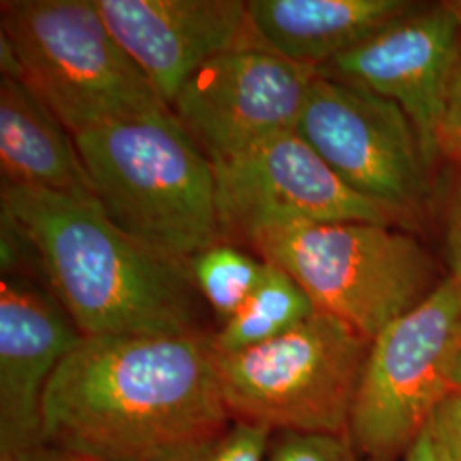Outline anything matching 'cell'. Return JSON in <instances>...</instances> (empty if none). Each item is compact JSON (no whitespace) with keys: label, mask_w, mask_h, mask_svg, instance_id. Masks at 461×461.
I'll return each instance as SVG.
<instances>
[{"label":"cell","mask_w":461,"mask_h":461,"mask_svg":"<svg viewBox=\"0 0 461 461\" xmlns=\"http://www.w3.org/2000/svg\"><path fill=\"white\" fill-rule=\"evenodd\" d=\"M230 420L211 337H83L50 379L45 443L95 461H149Z\"/></svg>","instance_id":"cell-1"},{"label":"cell","mask_w":461,"mask_h":461,"mask_svg":"<svg viewBox=\"0 0 461 461\" xmlns=\"http://www.w3.org/2000/svg\"><path fill=\"white\" fill-rule=\"evenodd\" d=\"M438 158L461 167V59L447 84L445 99L434 127Z\"/></svg>","instance_id":"cell-20"},{"label":"cell","mask_w":461,"mask_h":461,"mask_svg":"<svg viewBox=\"0 0 461 461\" xmlns=\"http://www.w3.org/2000/svg\"><path fill=\"white\" fill-rule=\"evenodd\" d=\"M461 59V26L447 4L417 7L357 47L318 67V74L392 99L412 120L432 165L434 127Z\"/></svg>","instance_id":"cell-11"},{"label":"cell","mask_w":461,"mask_h":461,"mask_svg":"<svg viewBox=\"0 0 461 461\" xmlns=\"http://www.w3.org/2000/svg\"><path fill=\"white\" fill-rule=\"evenodd\" d=\"M316 74L260 45H240L200 67L171 112L217 165L294 132Z\"/></svg>","instance_id":"cell-10"},{"label":"cell","mask_w":461,"mask_h":461,"mask_svg":"<svg viewBox=\"0 0 461 461\" xmlns=\"http://www.w3.org/2000/svg\"><path fill=\"white\" fill-rule=\"evenodd\" d=\"M313 313V301L296 280L279 267L267 264L264 279L255 293L211 335L212 348L217 354H230L260 346L296 329Z\"/></svg>","instance_id":"cell-16"},{"label":"cell","mask_w":461,"mask_h":461,"mask_svg":"<svg viewBox=\"0 0 461 461\" xmlns=\"http://www.w3.org/2000/svg\"><path fill=\"white\" fill-rule=\"evenodd\" d=\"M447 257L451 265V276L461 282V202L451 219L447 232Z\"/></svg>","instance_id":"cell-23"},{"label":"cell","mask_w":461,"mask_h":461,"mask_svg":"<svg viewBox=\"0 0 461 461\" xmlns=\"http://www.w3.org/2000/svg\"><path fill=\"white\" fill-rule=\"evenodd\" d=\"M272 430L230 419L222 428L169 446L149 461H267Z\"/></svg>","instance_id":"cell-18"},{"label":"cell","mask_w":461,"mask_h":461,"mask_svg":"<svg viewBox=\"0 0 461 461\" xmlns=\"http://www.w3.org/2000/svg\"><path fill=\"white\" fill-rule=\"evenodd\" d=\"M369 339L316 312L260 346L215 354L230 419L272 432L347 434Z\"/></svg>","instance_id":"cell-6"},{"label":"cell","mask_w":461,"mask_h":461,"mask_svg":"<svg viewBox=\"0 0 461 461\" xmlns=\"http://www.w3.org/2000/svg\"><path fill=\"white\" fill-rule=\"evenodd\" d=\"M116 41L171 103L198 68L240 45H258L243 0H95Z\"/></svg>","instance_id":"cell-13"},{"label":"cell","mask_w":461,"mask_h":461,"mask_svg":"<svg viewBox=\"0 0 461 461\" xmlns=\"http://www.w3.org/2000/svg\"><path fill=\"white\" fill-rule=\"evenodd\" d=\"M247 7L260 47L318 70L419 5L407 0H251Z\"/></svg>","instance_id":"cell-14"},{"label":"cell","mask_w":461,"mask_h":461,"mask_svg":"<svg viewBox=\"0 0 461 461\" xmlns=\"http://www.w3.org/2000/svg\"><path fill=\"white\" fill-rule=\"evenodd\" d=\"M2 186L93 197L74 135L33 91L13 76H0Z\"/></svg>","instance_id":"cell-15"},{"label":"cell","mask_w":461,"mask_h":461,"mask_svg":"<svg viewBox=\"0 0 461 461\" xmlns=\"http://www.w3.org/2000/svg\"><path fill=\"white\" fill-rule=\"evenodd\" d=\"M449 7H451V11L455 13V16L458 19V23H460L461 26V0H456V2H446Z\"/></svg>","instance_id":"cell-26"},{"label":"cell","mask_w":461,"mask_h":461,"mask_svg":"<svg viewBox=\"0 0 461 461\" xmlns=\"http://www.w3.org/2000/svg\"><path fill=\"white\" fill-rule=\"evenodd\" d=\"M83 335L59 299L21 274L0 280V458L45 443L50 379Z\"/></svg>","instance_id":"cell-12"},{"label":"cell","mask_w":461,"mask_h":461,"mask_svg":"<svg viewBox=\"0 0 461 461\" xmlns=\"http://www.w3.org/2000/svg\"><path fill=\"white\" fill-rule=\"evenodd\" d=\"M74 139L93 197L135 241L183 262L226 241L214 166L171 110Z\"/></svg>","instance_id":"cell-3"},{"label":"cell","mask_w":461,"mask_h":461,"mask_svg":"<svg viewBox=\"0 0 461 461\" xmlns=\"http://www.w3.org/2000/svg\"><path fill=\"white\" fill-rule=\"evenodd\" d=\"M0 38L14 51L17 79L74 137L171 110L95 0H2Z\"/></svg>","instance_id":"cell-4"},{"label":"cell","mask_w":461,"mask_h":461,"mask_svg":"<svg viewBox=\"0 0 461 461\" xmlns=\"http://www.w3.org/2000/svg\"><path fill=\"white\" fill-rule=\"evenodd\" d=\"M190 272L198 294L224 325L255 293L264 279L267 264L222 241L197 253Z\"/></svg>","instance_id":"cell-17"},{"label":"cell","mask_w":461,"mask_h":461,"mask_svg":"<svg viewBox=\"0 0 461 461\" xmlns=\"http://www.w3.org/2000/svg\"><path fill=\"white\" fill-rule=\"evenodd\" d=\"M296 132L347 186L398 224L424 211L432 165L412 120L395 101L316 74Z\"/></svg>","instance_id":"cell-8"},{"label":"cell","mask_w":461,"mask_h":461,"mask_svg":"<svg viewBox=\"0 0 461 461\" xmlns=\"http://www.w3.org/2000/svg\"><path fill=\"white\" fill-rule=\"evenodd\" d=\"M461 352V282L451 274L371 342L348 424L366 461L403 458L446 396Z\"/></svg>","instance_id":"cell-7"},{"label":"cell","mask_w":461,"mask_h":461,"mask_svg":"<svg viewBox=\"0 0 461 461\" xmlns=\"http://www.w3.org/2000/svg\"><path fill=\"white\" fill-rule=\"evenodd\" d=\"M214 166L226 240L296 224H398L393 215L342 182L299 133H280Z\"/></svg>","instance_id":"cell-9"},{"label":"cell","mask_w":461,"mask_h":461,"mask_svg":"<svg viewBox=\"0 0 461 461\" xmlns=\"http://www.w3.org/2000/svg\"><path fill=\"white\" fill-rule=\"evenodd\" d=\"M426 434L443 461H461V390H453L441 402Z\"/></svg>","instance_id":"cell-21"},{"label":"cell","mask_w":461,"mask_h":461,"mask_svg":"<svg viewBox=\"0 0 461 461\" xmlns=\"http://www.w3.org/2000/svg\"><path fill=\"white\" fill-rule=\"evenodd\" d=\"M453 384H455V390H461V352L458 356V361L455 366V373H453Z\"/></svg>","instance_id":"cell-25"},{"label":"cell","mask_w":461,"mask_h":461,"mask_svg":"<svg viewBox=\"0 0 461 461\" xmlns=\"http://www.w3.org/2000/svg\"><path fill=\"white\" fill-rule=\"evenodd\" d=\"M402 461H443V458L438 455L424 430L420 438L411 446V449L403 455Z\"/></svg>","instance_id":"cell-24"},{"label":"cell","mask_w":461,"mask_h":461,"mask_svg":"<svg viewBox=\"0 0 461 461\" xmlns=\"http://www.w3.org/2000/svg\"><path fill=\"white\" fill-rule=\"evenodd\" d=\"M0 461H95L91 458H86L83 455L72 453L64 447L50 445V443H41L34 446L32 449L21 451L16 455L0 458Z\"/></svg>","instance_id":"cell-22"},{"label":"cell","mask_w":461,"mask_h":461,"mask_svg":"<svg viewBox=\"0 0 461 461\" xmlns=\"http://www.w3.org/2000/svg\"><path fill=\"white\" fill-rule=\"evenodd\" d=\"M0 203L83 337L200 333L188 262L118 230L96 198L2 186Z\"/></svg>","instance_id":"cell-2"},{"label":"cell","mask_w":461,"mask_h":461,"mask_svg":"<svg viewBox=\"0 0 461 461\" xmlns=\"http://www.w3.org/2000/svg\"><path fill=\"white\" fill-rule=\"evenodd\" d=\"M267 461H366L347 434L272 432Z\"/></svg>","instance_id":"cell-19"},{"label":"cell","mask_w":461,"mask_h":461,"mask_svg":"<svg viewBox=\"0 0 461 461\" xmlns=\"http://www.w3.org/2000/svg\"><path fill=\"white\" fill-rule=\"evenodd\" d=\"M248 243L296 280L316 312L342 320L369 340L439 285L428 249L393 226L296 224L260 230Z\"/></svg>","instance_id":"cell-5"}]
</instances>
